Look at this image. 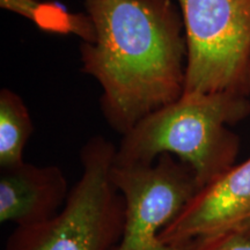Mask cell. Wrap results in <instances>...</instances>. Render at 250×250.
<instances>
[{
  "instance_id": "obj_6",
  "label": "cell",
  "mask_w": 250,
  "mask_h": 250,
  "mask_svg": "<svg viewBox=\"0 0 250 250\" xmlns=\"http://www.w3.org/2000/svg\"><path fill=\"white\" fill-rule=\"evenodd\" d=\"M250 218V158L202 188L161 234L166 245L205 242Z\"/></svg>"
},
{
  "instance_id": "obj_8",
  "label": "cell",
  "mask_w": 250,
  "mask_h": 250,
  "mask_svg": "<svg viewBox=\"0 0 250 250\" xmlns=\"http://www.w3.org/2000/svg\"><path fill=\"white\" fill-rule=\"evenodd\" d=\"M34 132V124L26 103L9 88L0 90V167L21 165L27 142Z\"/></svg>"
},
{
  "instance_id": "obj_2",
  "label": "cell",
  "mask_w": 250,
  "mask_h": 250,
  "mask_svg": "<svg viewBox=\"0 0 250 250\" xmlns=\"http://www.w3.org/2000/svg\"><path fill=\"white\" fill-rule=\"evenodd\" d=\"M250 96L230 92L183 94L123 134L115 164H152L171 154L204 188L235 165L240 139L229 126L250 115Z\"/></svg>"
},
{
  "instance_id": "obj_7",
  "label": "cell",
  "mask_w": 250,
  "mask_h": 250,
  "mask_svg": "<svg viewBox=\"0 0 250 250\" xmlns=\"http://www.w3.org/2000/svg\"><path fill=\"white\" fill-rule=\"evenodd\" d=\"M68 184L58 166L28 162L1 169L0 221L30 227L54 218L66 202Z\"/></svg>"
},
{
  "instance_id": "obj_5",
  "label": "cell",
  "mask_w": 250,
  "mask_h": 250,
  "mask_svg": "<svg viewBox=\"0 0 250 250\" xmlns=\"http://www.w3.org/2000/svg\"><path fill=\"white\" fill-rule=\"evenodd\" d=\"M124 201V226L116 250H199L201 243L166 245L161 234L201 190L196 175L171 154L152 164L112 166Z\"/></svg>"
},
{
  "instance_id": "obj_3",
  "label": "cell",
  "mask_w": 250,
  "mask_h": 250,
  "mask_svg": "<svg viewBox=\"0 0 250 250\" xmlns=\"http://www.w3.org/2000/svg\"><path fill=\"white\" fill-rule=\"evenodd\" d=\"M117 148L96 136L80 153L83 174L62 210L45 223L17 227L5 250H116L124 226V201L112 181Z\"/></svg>"
},
{
  "instance_id": "obj_9",
  "label": "cell",
  "mask_w": 250,
  "mask_h": 250,
  "mask_svg": "<svg viewBox=\"0 0 250 250\" xmlns=\"http://www.w3.org/2000/svg\"><path fill=\"white\" fill-rule=\"evenodd\" d=\"M199 243V250H250V237L237 232L226 233Z\"/></svg>"
},
{
  "instance_id": "obj_11",
  "label": "cell",
  "mask_w": 250,
  "mask_h": 250,
  "mask_svg": "<svg viewBox=\"0 0 250 250\" xmlns=\"http://www.w3.org/2000/svg\"><path fill=\"white\" fill-rule=\"evenodd\" d=\"M232 232H237V233L242 234V235L250 237V218L248 219V220L243 221L241 225H239V226H237L235 229H233Z\"/></svg>"
},
{
  "instance_id": "obj_10",
  "label": "cell",
  "mask_w": 250,
  "mask_h": 250,
  "mask_svg": "<svg viewBox=\"0 0 250 250\" xmlns=\"http://www.w3.org/2000/svg\"><path fill=\"white\" fill-rule=\"evenodd\" d=\"M39 2L40 0H0V7L33 22Z\"/></svg>"
},
{
  "instance_id": "obj_1",
  "label": "cell",
  "mask_w": 250,
  "mask_h": 250,
  "mask_svg": "<svg viewBox=\"0 0 250 250\" xmlns=\"http://www.w3.org/2000/svg\"><path fill=\"white\" fill-rule=\"evenodd\" d=\"M95 37L81 42L83 73L102 88L100 105L125 134L184 93L188 45L174 0H83Z\"/></svg>"
},
{
  "instance_id": "obj_4",
  "label": "cell",
  "mask_w": 250,
  "mask_h": 250,
  "mask_svg": "<svg viewBox=\"0 0 250 250\" xmlns=\"http://www.w3.org/2000/svg\"><path fill=\"white\" fill-rule=\"evenodd\" d=\"M188 45L183 94L250 96V0H176Z\"/></svg>"
}]
</instances>
